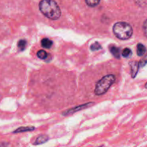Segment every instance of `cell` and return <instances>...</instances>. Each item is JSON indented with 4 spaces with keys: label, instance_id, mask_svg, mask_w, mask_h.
Listing matches in <instances>:
<instances>
[{
    "label": "cell",
    "instance_id": "cell-10",
    "mask_svg": "<svg viewBox=\"0 0 147 147\" xmlns=\"http://www.w3.org/2000/svg\"><path fill=\"white\" fill-rule=\"evenodd\" d=\"M52 44H53V42L52 40H49V38H43V40H41V45L43 48L45 49H50L52 46Z\"/></svg>",
    "mask_w": 147,
    "mask_h": 147
},
{
    "label": "cell",
    "instance_id": "cell-13",
    "mask_svg": "<svg viewBox=\"0 0 147 147\" xmlns=\"http://www.w3.org/2000/svg\"><path fill=\"white\" fill-rule=\"evenodd\" d=\"M27 45V41L25 40H20L18 42V49H20V51H24L26 48Z\"/></svg>",
    "mask_w": 147,
    "mask_h": 147
},
{
    "label": "cell",
    "instance_id": "cell-2",
    "mask_svg": "<svg viewBox=\"0 0 147 147\" xmlns=\"http://www.w3.org/2000/svg\"><path fill=\"white\" fill-rule=\"evenodd\" d=\"M113 33L121 40H128L133 34V28L128 23L125 22H116L113 28Z\"/></svg>",
    "mask_w": 147,
    "mask_h": 147
},
{
    "label": "cell",
    "instance_id": "cell-1",
    "mask_svg": "<svg viewBox=\"0 0 147 147\" xmlns=\"http://www.w3.org/2000/svg\"><path fill=\"white\" fill-rule=\"evenodd\" d=\"M40 12L52 20H56L61 15L60 7L54 0H41L39 4Z\"/></svg>",
    "mask_w": 147,
    "mask_h": 147
},
{
    "label": "cell",
    "instance_id": "cell-11",
    "mask_svg": "<svg viewBox=\"0 0 147 147\" xmlns=\"http://www.w3.org/2000/svg\"><path fill=\"white\" fill-rule=\"evenodd\" d=\"M100 2V0H85L86 4L88 6L92 7H96L97 5H98Z\"/></svg>",
    "mask_w": 147,
    "mask_h": 147
},
{
    "label": "cell",
    "instance_id": "cell-18",
    "mask_svg": "<svg viewBox=\"0 0 147 147\" xmlns=\"http://www.w3.org/2000/svg\"><path fill=\"white\" fill-rule=\"evenodd\" d=\"M0 147H10V145L6 142H0Z\"/></svg>",
    "mask_w": 147,
    "mask_h": 147
},
{
    "label": "cell",
    "instance_id": "cell-14",
    "mask_svg": "<svg viewBox=\"0 0 147 147\" xmlns=\"http://www.w3.org/2000/svg\"><path fill=\"white\" fill-rule=\"evenodd\" d=\"M132 54V51L130 49L128 48H126V49H124L122 51V56L125 58L129 57Z\"/></svg>",
    "mask_w": 147,
    "mask_h": 147
},
{
    "label": "cell",
    "instance_id": "cell-17",
    "mask_svg": "<svg viewBox=\"0 0 147 147\" xmlns=\"http://www.w3.org/2000/svg\"><path fill=\"white\" fill-rule=\"evenodd\" d=\"M143 30H144V35L147 37V20L144 22V25H143Z\"/></svg>",
    "mask_w": 147,
    "mask_h": 147
},
{
    "label": "cell",
    "instance_id": "cell-15",
    "mask_svg": "<svg viewBox=\"0 0 147 147\" xmlns=\"http://www.w3.org/2000/svg\"><path fill=\"white\" fill-rule=\"evenodd\" d=\"M102 49V46H100V44L99 43H97V42H95V43H93L92 45L91 46V47H90V49H91L92 51H98L100 50V49Z\"/></svg>",
    "mask_w": 147,
    "mask_h": 147
},
{
    "label": "cell",
    "instance_id": "cell-7",
    "mask_svg": "<svg viewBox=\"0 0 147 147\" xmlns=\"http://www.w3.org/2000/svg\"><path fill=\"white\" fill-rule=\"evenodd\" d=\"M146 53V49L145 46L141 43H138L137 45V54H138V56H142Z\"/></svg>",
    "mask_w": 147,
    "mask_h": 147
},
{
    "label": "cell",
    "instance_id": "cell-12",
    "mask_svg": "<svg viewBox=\"0 0 147 147\" xmlns=\"http://www.w3.org/2000/svg\"><path fill=\"white\" fill-rule=\"evenodd\" d=\"M37 56H38V57L40 59H46V58H47L48 53H46V51L40 50L38 51V53H37Z\"/></svg>",
    "mask_w": 147,
    "mask_h": 147
},
{
    "label": "cell",
    "instance_id": "cell-4",
    "mask_svg": "<svg viewBox=\"0 0 147 147\" xmlns=\"http://www.w3.org/2000/svg\"><path fill=\"white\" fill-rule=\"evenodd\" d=\"M130 66H131V76H132L133 78H135L138 71V69H139V62L134 61H132L131 63H130Z\"/></svg>",
    "mask_w": 147,
    "mask_h": 147
},
{
    "label": "cell",
    "instance_id": "cell-3",
    "mask_svg": "<svg viewBox=\"0 0 147 147\" xmlns=\"http://www.w3.org/2000/svg\"><path fill=\"white\" fill-rule=\"evenodd\" d=\"M115 80V77L113 74H108L105 76L96 84L94 93L97 95L100 96L107 92Z\"/></svg>",
    "mask_w": 147,
    "mask_h": 147
},
{
    "label": "cell",
    "instance_id": "cell-19",
    "mask_svg": "<svg viewBox=\"0 0 147 147\" xmlns=\"http://www.w3.org/2000/svg\"><path fill=\"white\" fill-rule=\"evenodd\" d=\"M145 87H146V88H147V83L145 84Z\"/></svg>",
    "mask_w": 147,
    "mask_h": 147
},
{
    "label": "cell",
    "instance_id": "cell-9",
    "mask_svg": "<svg viewBox=\"0 0 147 147\" xmlns=\"http://www.w3.org/2000/svg\"><path fill=\"white\" fill-rule=\"evenodd\" d=\"M110 50L111 53L113 55L114 57H115L116 59H119L120 58V50L118 47L115 46H111L110 47Z\"/></svg>",
    "mask_w": 147,
    "mask_h": 147
},
{
    "label": "cell",
    "instance_id": "cell-5",
    "mask_svg": "<svg viewBox=\"0 0 147 147\" xmlns=\"http://www.w3.org/2000/svg\"><path fill=\"white\" fill-rule=\"evenodd\" d=\"M49 138L48 136L46 135H40L37 137V138L35 139V142L33 143L34 145H39V144H43L44 143L47 142L49 141Z\"/></svg>",
    "mask_w": 147,
    "mask_h": 147
},
{
    "label": "cell",
    "instance_id": "cell-8",
    "mask_svg": "<svg viewBox=\"0 0 147 147\" xmlns=\"http://www.w3.org/2000/svg\"><path fill=\"white\" fill-rule=\"evenodd\" d=\"M35 130V128L33 126H25V127H20V128H18L14 131V134H18V133H22V132H27V131H32Z\"/></svg>",
    "mask_w": 147,
    "mask_h": 147
},
{
    "label": "cell",
    "instance_id": "cell-16",
    "mask_svg": "<svg viewBox=\"0 0 147 147\" xmlns=\"http://www.w3.org/2000/svg\"><path fill=\"white\" fill-rule=\"evenodd\" d=\"M147 63V52L146 53L145 56L143 57V59L140 61L139 65L140 66H144Z\"/></svg>",
    "mask_w": 147,
    "mask_h": 147
},
{
    "label": "cell",
    "instance_id": "cell-6",
    "mask_svg": "<svg viewBox=\"0 0 147 147\" xmlns=\"http://www.w3.org/2000/svg\"><path fill=\"white\" fill-rule=\"evenodd\" d=\"M92 105V103H87V104H85V105H83L82 106H79V107H74V108H72L70 110H69V111H66V112L63 113V115H68V114H70V113H74V112H77V111H78V110H82V109L84 108H86V107H90V105Z\"/></svg>",
    "mask_w": 147,
    "mask_h": 147
}]
</instances>
